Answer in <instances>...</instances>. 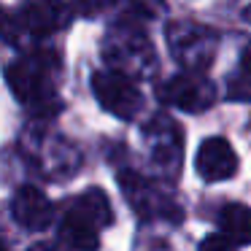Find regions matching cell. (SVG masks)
I'll list each match as a JSON object with an SVG mask.
<instances>
[{
	"label": "cell",
	"mask_w": 251,
	"mask_h": 251,
	"mask_svg": "<svg viewBox=\"0 0 251 251\" xmlns=\"http://www.w3.org/2000/svg\"><path fill=\"white\" fill-rule=\"evenodd\" d=\"M22 149H25L22 154H27V159L41 170V176H49V178L71 176L78 168V162H81L78 149L49 130L27 132L22 138Z\"/></svg>",
	"instance_id": "cell-5"
},
{
	"label": "cell",
	"mask_w": 251,
	"mask_h": 251,
	"mask_svg": "<svg viewBox=\"0 0 251 251\" xmlns=\"http://www.w3.org/2000/svg\"><path fill=\"white\" fill-rule=\"evenodd\" d=\"M195 168L202 181H227L238 173V154L224 138H208L195 157Z\"/></svg>",
	"instance_id": "cell-12"
},
{
	"label": "cell",
	"mask_w": 251,
	"mask_h": 251,
	"mask_svg": "<svg viewBox=\"0 0 251 251\" xmlns=\"http://www.w3.org/2000/svg\"><path fill=\"white\" fill-rule=\"evenodd\" d=\"M76 14L84 17H100L114 14L116 22L143 25L165 14V0H71Z\"/></svg>",
	"instance_id": "cell-11"
},
{
	"label": "cell",
	"mask_w": 251,
	"mask_h": 251,
	"mask_svg": "<svg viewBox=\"0 0 251 251\" xmlns=\"http://www.w3.org/2000/svg\"><path fill=\"white\" fill-rule=\"evenodd\" d=\"M114 224V208L103 189L92 186L76 195L60 216V238L73 251H98L100 232Z\"/></svg>",
	"instance_id": "cell-2"
},
{
	"label": "cell",
	"mask_w": 251,
	"mask_h": 251,
	"mask_svg": "<svg viewBox=\"0 0 251 251\" xmlns=\"http://www.w3.org/2000/svg\"><path fill=\"white\" fill-rule=\"evenodd\" d=\"M0 251H8V246H6V240L0 238Z\"/></svg>",
	"instance_id": "cell-19"
},
{
	"label": "cell",
	"mask_w": 251,
	"mask_h": 251,
	"mask_svg": "<svg viewBox=\"0 0 251 251\" xmlns=\"http://www.w3.org/2000/svg\"><path fill=\"white\" fill-rule=\"evenodd\" d=\"M30 251H73L68 246H57V243H35Z\"/></svg>",
	"instance_id": "cell-17"
},
{
	"label": "cell",
	"mask_w": 251,
	"mask_h": 251,
	"mask_svg": "<svg viewBox=\"0 0 251 251\" xmlns=\"http://www.w3.org/2000/svg\"><path fill=\"white\" fill-rule=\"evenodd\" d=\"M92 95L111 116L116 119H135L143 108V95L130 76L116 71H98L92 73Z\"/></svg>",
	"instance_id": "cell-9"
},
{
	"label": "cell",
	"mask_w": 251,
	"mask_h": 251,
	"mask_svg": "<svg viewBox=\"0 0 251 251\" xmlns=\"http://www.w3.org/2000/svg\"><path fill=\"white\" fill-rule=\"evenodd\" d=\"M227 98L235 103H251V54L246 51L232 73H227Z\"/></svg>",
	"instance_id": "cell-15"
},
{
	"label": "cell",
	"mask_w": 251,
	"mask_h": 251,
	"mask_svg": "<svg viewBox=\"0 0 251 251\" xmlns=\"http://www.w3.org/2000/svg\"><path fill=\"white\" fill-rule=\"evenodd\" d=\"M60 73V54L49 49H35L6 68V81L11 87L14 98L33 116L51 119L62 111V98L60 89H57Z\"/></svg>",
	"instance_id": "cell-1"
},
{
	"label": "cell",
	"mask_w": 251,
	"mask_h": 251,
	"mask_svg": "<svg viewBox=\"0 0 251 251\" xmlns=\"http://www.w3.org/2000/svg\"><path fill=\"white\" fill-rule=\"evenodd\" d=\"M165 38H168V49L173 54V60L178 65H184V71L202 73L216 60L219 35L216 30L205 27L200 22H186V19L170 22L165 27Z\"/></svg>",
	"instance_id": "cell-4"
},
{
	"label": "cell",
	"mask_w": 251,
	"mask_h": 251,
	"mask_svg": "<svg viewBox=\"0 0 251 251\" xmlns=\"http://www.w3.org/2000/svg\"><path fill=\"white\" fill-rule=\"evenodd\" d=\"M11 213L19 227L30 232H41L54 222V205L51 200L35 186H19L11 200Z\"/></svg>",
	"instance_id": "cell-13"
},
{
	"label": "cell",
	"mask_w": 251,
	"mask_h": 251,
	"mask_svg": "<svg viewBox=\"0 0 251 251\" xmlns=\"http://www.w3.org/2000/svg\"><path fill=\"white\" fill-rule=\"evenodd\" d=\"M235 249H238V246H235V243H229V240L224 238L222 232L208 235V238L200 243V251H235Z\"/></svg>",
	"instance_id": "cell-16"
},
{
	"label": "cell",
	"mask_w": 251,
	"mask_h": 251,
	"mask_svg": "<svg viewBox=\"0 0 251 251\" xmlns=\"http://www.w3.org/2000/svg\"><path fill=\"white\" fill-rule=\"evenodd\" d=\"M119 186L125 192V200L130 208L143 219H168V222H181V205L162 189L159 184L143 178L135 170H122Z\"/></svg>",
	"instance_id": "cell-6"
},
{
	"label": "cell",
	"mask_w": 251,
	"mask_h": 251,
	"mask_svg": "<svg viewBox=\"0 0 251 251\" xmlns=\"http://www.w3.org/2000/svg\"><path fill=\"white\" fill-rule=\"evenodd\" d=\"M146 151L151 157L154 168L168 178H176L181 170V154H184V132L170 116L157 114L143 127Z\"/></svg>",
	"instance_id": "cell-7"
},
{
	"label": "cell",
	"mask_w": 251,
	"mask_h": 251,
	"mask_svg": "<svg viewBox=\"0 0 251 251\" xmlns=\"http://www.w3.org/2000/svg\"><path fill=\"white\" fill-rule=\"evenodd\" d=\"M100 54H103V62L108 65V71L130 76L132 81L151 78L157 73V51H154V44L149 41V35L141 30V25L116 22L105 33Z\"/></svg>",
	"instance_id": "cell-3"
},
{
	"label": "cell",
	"mask_w": 251,
	"mask_h": 251,
	"mask_svg": "<svg viewBox=\"0 0 251 251\" xmlns=\"http://www.w3.org/2000/svg\"><path fill=\"white\" fill-rule=\"evenodd\" d=\"M157 98H159V103L170 105V108H181V111H189V114H202V111H208L216 103V87L202 73L184 71L178 76H170L157 89Z\"/></svg>",
	"instance_id": "cell-10"
},
{
	"label": "cell",
	"mask_w": 251,
	"mask_h": 251,
	"mask_svg": "<svg viewBox=\"0 0 251 251\" xmlns=\"http://www.w3.org/2000/svg\"><path fill=\"white\" fill-rule=\"evenodd\" d=\"M243 19H246V22H251V6L243 8Z\"/></svg>",
	"instance_id": "cell-18"
},
{
	"label": "cell",
	"mask_w": 251,
	"mask_h": 251,
	"mask_svg": "<svg viewBox=\"0 0 251 251\" xmlns=\"http://www.w3.org/2000/svg\"><path fill=\"white\" fill-rule=\"evenodd\" d=\"M219 232L235 246H251V208L243 202H227L219 211Z\"/></svg>",
	"instance_id": "cell-14"
},
{
	"label": "cell",
	"mask_w": 251,
	"mask_h": 251,
	"mask_svg": "<svg viewBox=\"0 0 251 251\" xmlns=\"http://www.w3.org/2000/svg\"><path fill=\"white\" fill-rule=\"evenodd\" d=\"M14 14H17L22 41H41L65 30L76 11L65 0H25Z\"/></svg>",
	"instance_id": "cell-8"
}]
</instances>
